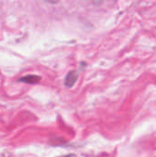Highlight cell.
<instances>
[{
    "label": "cell",
    "mask_w": 156,
    "mask_h": 157,
    "mask_svg": "<svg viewBox=\"0 0 156 157\" xmlns=\"http://www.w3.org/2000/svg\"><path fill=\"white\" fill-rule=\"evenodd\" d=\"M78 79V74L76 71H70L66 77H65V81H64V84L67 87H72L74 86V84L76 83Z\"/></svg>",
    "instance_id": "1"
},
{
    "label": "cell",
    "mask_w": 156,
    "mask_h": 157,
    "mask_svg": "<svg viewBox=\"0 0 156 157\" xmlns=\"http://www.w3.org/2000/svg\"><path fill=\"white\" fill-rule=\"evenodd\" d=\"M40 76L38 75H25L21 78L18 79L19 82H23L26 84H30V85H34V84H38L40 81Z\"/></svg>",
    "instance_id": "2"
},
{
    "label": "cell",
    "mask_w": 156,
    "mask_h": 157,
    "mask_svg": "<svg viewBox=\"0 0 156 157\" xmlns=\"http://www.w3.org/2000/svg\"><path fill=\"white\" fill-rule=\"evenodd\" d=\"M93 5H95V6H101L103 3H104V1L105 0H89Z\"/></svg>",
    "instance_id": "3"
},
{
    "label": "cell",
    "mask_w": 156,
    "mask_h": 157,
    "mask_svg": "<svg viewBox=\"0 0 156 157\" xmlns=\"http://www.w3.org/2000/svg\"><path fill=\"white\" fill-rule=\"evenodd\" d=\"M44 1H46L50 4H57L59 0H44Z\"/></svg>",
    "instance_id": "4"
}]
</instances>
